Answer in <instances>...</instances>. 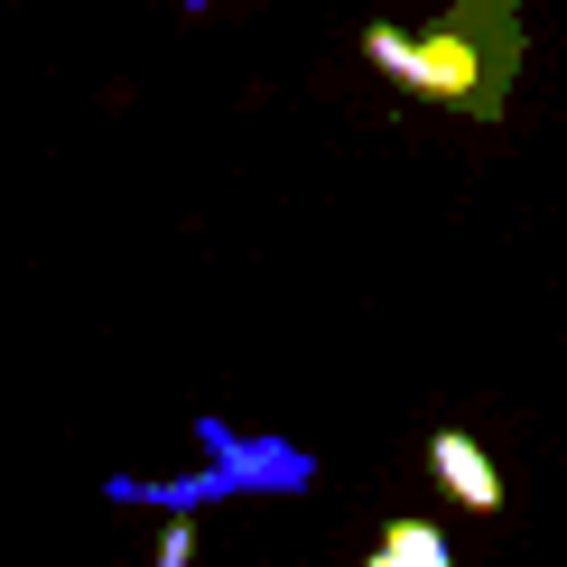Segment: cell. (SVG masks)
<instances>
[{
    "label": "cell",
    "mask_w": 567,
    "mask_h": 567,
    "mask_svg": "<svg viewBox=\"0 0 567 567\" xmlns=\"http://www.w3.org/2000/svg\"><path fill=\"white\" fill-rule=\"evenodd\" d=\"M363 65L391 75L410 103L465 112V122H503L512 75H522V10L512 0H446L437 29H391V19H363Z\"/></svg>",
    "instance_id": "1"
},
{
    "label": "cell",
    "mask_w": 567,
    "mask_h": 567,
    "mask_svg": "<svg viewBox=\"0 0 567 567\" xmlns=\"http://www.w3.org/2000/svg\"><path fill=\"white\" fill-rule=\"evenodd\" d=\"M196 446L233 475V493H307L317 484V456L289 437H243L233 419H196Z\"/></svg>",
    "instance_id": "2"
},
{
    "label": "cell",
    "mask_w": 567,
    "mask_h": 567,
    "mask_svg": "<svg viewBox=\"0 0 567 567\" xmlns=\"http://www.w3.org/2000/svg\"><path fill=\"white\" fill-rule=\"evenodd\" d=\"M429 475H437L446 493H456L465 512H484V522H493V512L512 503V484H503V465H493V456H484V446L465 437V429H437V437H429Z\"/></svg>",
    "instance_id": "3"
},
{
    "label": "cell",
    "mask_w": 567,
    "mask_h": 567,
    "mask_svg": "<svg viewBox=\"0 0 567 567\" xmlns=\"http://www.w3.org/2000/svg\"><path fill=\"white\" fill-rule=\"evenodd\" d=\"M363 567H456V549H446V530L437 522H391L382 539H372V558Z\"/></svg>",
    "instance_id": "4"
},
{
    "label": "cell",
    "mask_w": 567,
    "mask_h": 567,
    "mask_svg": "<svg viewBox=\"0 0 567 567\" xmlns=\"http://www.w3.org/2000/svg\"><path fill=\"white\" fill-rule=\"evenodd\" d=\"M150 567H196V522H186V512H168V539H158Z\"/></svg>",
    "instance_id": "5"
},
{
    "label": "cell",
    "mask_w": 567,
    "mask_h": 567,
    "mask_svg": "<svg viewBox=\"0 0 567 567\" xmlns=\"http://www.w3.org/2000/svg\"><path fill=\"white\" fill-rule=\"evenodd\" d=\"M177 10H215V0H177Z\"/></svg>",
    "instance_id": "6"
}]
</instances>
